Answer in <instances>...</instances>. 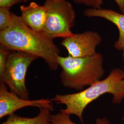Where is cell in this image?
Wrapping results in <instances>:
<instances>
[{
	"instance_id": "cell-13",
	"label": "cell",
	"mask_w": 124,
	"mask_h": 124,
	"mask_svg": "<svg viewBox=\"0 0 124 124\" xmlns=\"http://www.w3.org/2000/svg\"><path fill=\"white\" fill-rule=\"evenodd\" d=\"M50 124H75L70 118V115L60 112L55 115H51Z\"/></svg>"
},
{
	"instance_id": "cell-15",
	"label": "cell",
	"mask_w": 124,
	"mask_h": 124,
	"mask_svg": "<svg viewBox=\"0 0 124 124\" xmlns=\"http://www.w3.org/2000/svg\"><path fill=\"white\" fill-rule=\"evenodd\" d=\"M23 1V0H0V7L11 8L14 5Z\"/></svg>"
},
{
	"instance_id": "cell-16",
	"label": "cell",
	"mask_w": 124,
	"mask_h": 124,
	"mask_svg": "<svg viewBox=\"0 0 124 124\" xmlns=\"http://www.w3.org/2000/svg\"><path fill=\"white\" fill-rule=\"evenodd\" d=\"M121 13L124 14V0H115Z\"/></svg>"
},
{
	"instance_id": "cell-4",
	"label": "cell",
	"mask_w": 124,
	"mask_h": 124,
	"mask_svg": "<svg viewBox=\"0 0 124 124\" xmlns=\"http://www.w3.org/2000/svg\"><path fill=\"white\" fill-rule=\"evenodd\" d=\"M44 6L46 18L42 33L53 40L65 39L75 35L70 30L75 24L76 14L69 1L46 0Z\"/></svg>"
},
{
	"instance_id": "cell-19",
	"label": "cell",
	"mask_w": 124,
	"mask_h": 124,
	"mask_svg": "<svg viewBox=\"0 0 124 124\" xmlns=\"http://www.w3.org/2000/svg\"><path fill=\"white\" fill-rule=\"evenodd\" d=\"M30 0H23V1H24V2H26L27 1H29Z\"/></svg>"
},
{
	"instance_id": "cell-8",
	"label": "cell",
	"mask_w": 124,
	"mask_h": 124,
	"mask_svg": "<svg viewBox=\"0 0 124 124\" xmlns=\"http://www.w3.org/2000/svg\"><path fill=\"white\" fill-rule=\"evenodd\" d=\"M20 9V17L23 22L32 30L42 33L46 18V9L44 5L40 6L31 2L28 6H21Z\"/></svg>"
},
{
	"instance_id": "cell-10",
	"label": "cell",
	"mask_w": 124,
	"mask_h": 124,
	"mask_svg": "<svg viewBox=\"0 0 124 124\" xmlns=\"http://www.w3.org/2000/svg\"><path fill=\"white\" fill-rule=\"evenodd\" d=\"M51 110L46 108H40L38 115L33 118H26L13 114L1 124H50Z\"/></svg>"
},
{
	"instance_id": "cell-3",
	"label": "cell",
	"mask_w": 124,
	"mask_h": 124,
	"mask_svg": "<svg viewBox=\"0 0 124 124\" xmlns=\"http://www.w3.org/2000/svg\"><path fill=\"white\" fill-rule=\"evenodd\" d=\"M58 63L62 68L61 82L63 86L77 91L84 90L101 80L104 74L102 54L96 53L85 58L58 56Z\"/></svg>"
},
{
	"instance_id": "cell-7",
	"label": "cell",
	"mask_w": 124,
	"mask_h": 124,
	"mask_svg": "<svg viewBox=\"0 0 124 124\" xmlns=\"http://www.w3.org/2000/svg\"><path fill=\"white\" fill-rule=\"evenodd\" d=\"M28 106L46 108L51 111L54 110L52 100L40 99L30 100L23 99L11 91L4 83L0 85V118L11 115L19 109Z\"/></svg>"
},
{
	"instance_id": "cell-14",
	"label": "cell",
	"mask_w": 124,
	"mask_h": 124,
	"mask_svg": "<svg viewBox=\"0 0 124 124\" xmlns=\"http://www.w3.org/2000/svg\"><path fill=\"white\" fill-rule=\"evenodd\" d=\"M78 4H82L93 8H100L103 4V0H74Z\"/></svg>"
},
{
	"instance_id": "cell-11",
	"label": "cell",
	"mask_w": 124,
	"mask_h": 124,
	"mask_svg": "<svg viewBox=\"0 0 124 124\" xmlns=\"http://www.w3.org/2000/svg\"><path fill=\"white\" fill-rule=\"evenodd\" d=\"M10 8L0 7V31L8 28L13 20V13L10 11Z\"/></svg>"
},
{
	"instance_id": "cell-2",
	"label": "cell",
	"mask_w": 124,
	"mask_h": 124,
	"mask_svg": "<svg viewBox=\"0 0 124 124\" xmlns=\"http://www.w3.org/2000/svg\"><path fill=\"white\" fill-rule=\"evenodd\" d=\"M106 93L113 96L114 104H120L124 99V73L121 69H113L105 79L98 81L78 93L57 94L52 100L56 103L65 106L66 108L61 109L60 112L68 115L77 116L83 123V113L85 108Z\"/></svg>"
},
{
	"instance_id": "cell-18",
	"label": "cell",
	"mask_w": 124,
	"mask_h": 124,
	"mask_svg": "<svg viewBox=\"0 0 124 124\" xmlns=\"http://www.w3.org/2000/svg\"><path fill=\"white\" fill-rule=\"evenodd\" d=\"M123 60H124V70H123V71H124V49L123 50Z\"/></svg>"
},
{
	"instance_id": "cell-9",
	"label": "cell",
	"mask_w": 124,
	"mask_h": 124,
	"mask_svg": "<svg viewBox=\"0 0 124 124\" xmlns=\"http://www.w3.org/2000/svg\"><path fill=\"white\" fill-rule=\"evenodd\" d=\"M85 16L88 17H100L114 23L119 31V36L114 45L116 49L123 51L124 47V14L111 9L90 8L85 10Z\"/></svg>"
},
{
	"instance_id": "cell-1",
	"label": "cell",
	"mask_w": 124,
	"mask_h": 124,
	"mask_svg": "<svg viewBox=\"0 0 124 124\" xmlns=\"http://www.w3.org/2000/svg\"><path fill=\"white\" fill-rule=\"evenodd\" d=\"M0 43L12 51L23 52L42 58L52 70L56 71L59 66L58 58L60 51L53 39L32 30L20 16L14 13L9 28L0 31Z\"/></svg>"
},
{
	"instance_id": "cell-6",
	"label": "cell",
	"mask_w": 124,
	"mask_h": 124,
	"mask_svg": "<svg viewBox=\"0 0 124 124\" xmlns=\"http://www.w3.org/2000/svg\"><path fill=\"white\" fill-rule=\"evenodd\" d=\"M100 35L96 32L85 31L75 34L65 38L61 44L66 49L69 56L75 58H85L97 53L96 47L102 42Z\"/></svg>"
},
{
	"instance_id": "cell-17",
	"label": "cell",
	"mask_w": 124,
	"mask_h": 124,
	"mask_svg": "<svg viewBox=\"0 0 124 124\" xmlns=\"http://www.w3.org/2000/svg\"><path fill=\"white\" fill-rule=\"evenodd\" d=\"M96 124H110L109 121L106 118H98L96 120Z\"/></svg>"
},
{
	"instance_id": "cell-20",
	"label": "cell",
	"mask_w": 124,
	"mask_h": 124,
	"mask_svg": "<svg viewBox=\"0 0 124 124\" xmlns=\"http://www.w3.org/2000/svg\"><path fill=\"white\" fill-rule=\"evenodd\" d=\"M122 120H123V121H124V117H123V119H122Z\"/></svg>"
},
{
	"instance_id": "cell-12",
	"label": "cell",
	"mask_w": 124,
	"mask_h": 124,
	"mask_svg": "<svg viewBox=\"0 0 124 124\" xmlns=\"http://www.w3.org/2000/svg\"><path fill=\"white\" fill-rule=\"evenodd\" d=\"M12 51L0 45V80L4 74L9 54Z\"/></svg>"
},
{
	"instance_id": "cell-5",
	"label": "cell",
	"mask_w": 124,
	"mask_h": 124,
	"mask_svg": "<svg viewBox=\"0 0 124 124\" xmlns=\"http://www.w3.org/2000/svg\"><path fill=\"white\" fill-rule=\"evenodd\" d=\"M38 57L28 53L11 51L9 54L4 74L0 83H4L10 91L20 98L29 99V93L25 84V78L30 65Z\"/></svg>"
}]
</instances>
